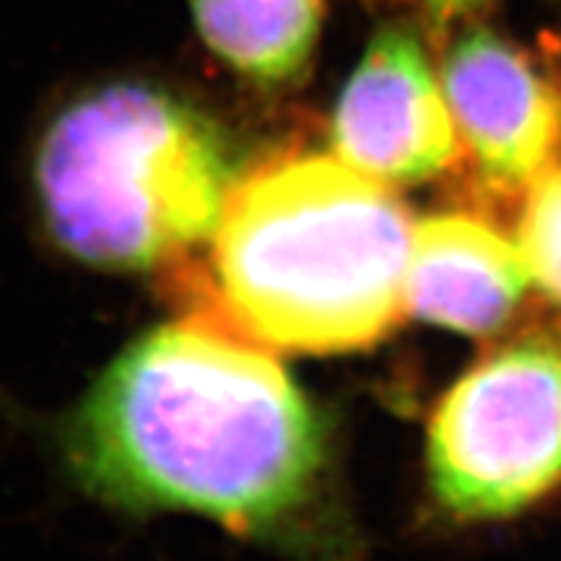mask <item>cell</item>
<instances>
[{
    "label": "cell",
    "instance_id": "obj_1",
    "mask_svg": "<svg viewBox=\"0 0 561 561\" xmlns=\"http://www.w3.org/2000/svg\"><path fill=\"white\" fill-rule=\"evenodd\" d=\"M66 453L110 507L182 510L237 536L278 538L310 500L325 437L273 356L191 314L104 369L70 419Z\"/></svg>",
    "mask_w": 561,
    "mask_h": 561
},
{
    "label": "cell",
    "instance_id": "obj_2",
    "mask_svg": "<svg viewBox=\"0 0 561 561\" xmlns=\"http://www.w3.org/2000/svg\"><path fill=\"white\" fill-rule=\"evenodd\" d=\"M411 219L388 185L325 153H280L231 182L208 255L180 273L203 318L297 354L364 348L405 312Z\"/></svg>",
    "mask_w": 561,
    "mask_h": 561
},
{
    "label": "cell",
    "instance_id": "obj_3",
    "mask_svg": "<svg viewBox=\"0 0 561 561\" xmlns=\"http://www.w3.org/2000/svg\"><path fill=\"white\" fill-rule=\"evenodd\" d=\"M229 146L198 104L153 81L83 89L34 157L47 231L104 271L174 265L206 244L234 182Z\"/></svg>",
    "mask_w": 561,
    "mask_h": 561
},
{
    "label": "cell",
    "instance_id": "obj_4",
    "mask_svg": "<svg viewBox=\"0 0 561 561\" xmlns=\"http://www.w3.org/2000/svg\"><path fill=\"white\" fill-rule=\"evenodd\" d=\"M430 476L458 520H500L561 483V343L530 339L483 359L442 398Z\"/></svg>",
    "mask_w": 561,
    "mask_h": 561
},
{
    "label": "cell",
    "instance_id": "obj_5",
    "mask_svg": "<svg viewBox=\"0 0 561 561\" xmlns=\"http://www.w3.org/2000/svg\"><path fill=\"white\" fill-rule=\"evenodd\" d=\"M458 140L421 42L401 26L377 32L335 104L339 159L382 185H409L447 170Z\"/></svg>",
    "mask_w": 561,
    "mask_h": 561
},
{
    "label": "cell",
    "instance_id": "obj_6",
    "mask_svg": "<svg viewBox=\"0 0 561 561\" xmlns=\"http://www.w3.org/2000/svg\"><path fill=\"white\" fill-rule=\"evenodd\" d=\"M439 83L458 138L491 185L525 187L557 159L559 94L500 34L462 32L442 60Z\"/></svg>",
    "mask_w": 561,
    "mask_h": 561
},
{
    "label": "cell",
    "instance_id": "obj_7",
    "mask_svg": "<svg viewBox=\"0 0 561 561\" xmlns=\"http://www.w3.org/2000/svg\"><path fill=\"white\" fill-rule=\"evenodd\" d=\"M533 276L523 252L473 216H430L411 234L405 312L468 335L500 331Z\"/></svg>",
    "mask_w": 561,
    "mask_h": 561
},
{
    "label": "cell",
    "instance_id": "obj_8",
    "mask_svg": "<svg viewBox=\"0 0 561 561\" xmlns=\"http://www.w3.org/2000/svg\"><path fill=\"white\" fill-rule=\"evenodd\" d=\"M198 37L261 87L297 81L318 47L325 0H187Z\"/></svg>",
    "mask_w": 561,
    "mask_h": 561
},
{
    "label": "cell",
    "instance_id": "obj_9",
    "mask_svg": "<svg viewBox=\"0 0 561 561\" xmlns=\"http://www.w3.org/2000/svg\"><path fill=\"white\" fill-rule=\"evenodd\" d=\"M517 248L533 280L561 305V161L557 159L530 182Z\"/></svg>",
    "mask_w": 561,
    "mask_h": 561
},
{
    "label": "cell",
    "instance_id": "obj_10",
    "mask_svg": "<svg viewBox=\"0 0 561 561\" xmlns=\"http://www.w3.org/2000/svg\"><path fill=\"white\" fill-rule=\"evenodd\" d=\"M486 3H491V0H424L426 11H430L437 21H442V24L455 16H462V13L481 9V5Z\"/></svg>",
    "mask_w": 561,
    "mask_h": 561
}]
</instances>
